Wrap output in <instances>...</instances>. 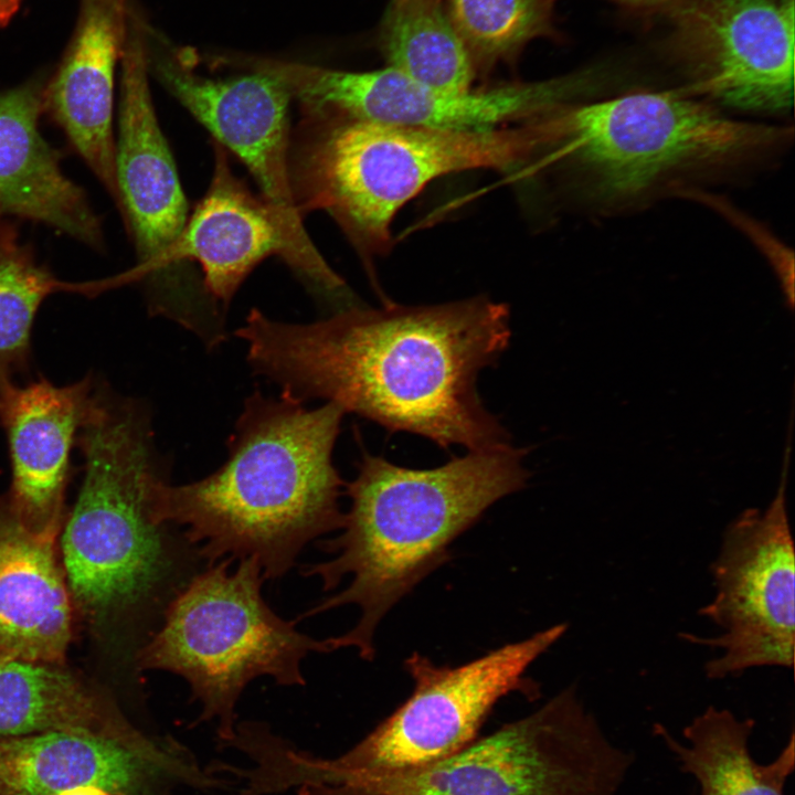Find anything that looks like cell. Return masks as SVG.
Instances as JSON below:
<instances>
[{
    "label": "cell",
    "instance_id": "8fae6325",
    "mask_svg": "<svg viewBox=\"0 0 795 795\" xmlns=\"http://www.w3.org/2000/svg\"><path fill=\"white\" fill-rule=\"evenodd\" d=\"M148 70L214 137L233 152L256 181L261 197L279 218L295 255V273L316 294L335 292L342 278L319 254L303 225L289 179L290 95L259 73L209 78L145 23Z\"/></svg>",
    "mask_w": 795,
    "mask_h": 795
},
{
    "label": "cell",
    "instance_id": "d4e9b609",
    "mask_svg": "<svg viewBox=\"0 0 795 795\" xmlns=\"http://www.w3.org/2000/svg\"><path fill=\"white\" fill-rule=\"evenodd\" d=\"M72 286L38 265L12 237L0 236V383L25 368L30 331L42 300Z\"/></svg>",
    "mask_w": 795,
    "mask_h": 795
},
{
    "label": "cell",
    "instance_id": "8992f818",
    "mask_svg": "<svg viewBox=\"0 0 795 795\" xmlns=\"http://www.w3.org/2000/svg\"><path fill=\"white\" fill-rule=\"evenodd\" d=\"M78 432L85 476L62 536L63 569L72 600L89 614L107 615L173 577L170 526L153 515L167 470L150 414L132 399L93 390Z\"/></svg>",
    "mask_w": 795,
    "mask_h": 795
},
{
    "label": "cell",
    "instance_id": "5bb4252c",
    "mask_svg": "<svg viewBox=\"0 0 795 795\" xmlns=\"http://www.w3.org/2000/svg\"><path fill=\"white\" fill-rule=\"evenodd\" d=\"M224 783L170 735L146 736L125 719L103 730L0 739V795H56L86 785L112 795H174L179 787Z\"/></svg>",
    "mask_w": 795,
    "mask_h": 795
},
{
    "label": "cell",
    "instance_id": "44dd1931",
    "mask_svg": "<svg viewBox=\"0 0 795 795\" xmlns=\"http://www.w3.org/2000/svg\"><path fill=\"white\" fill-rule=\"evenodd\" d=\"M754 725L753 719H739L728 709L710 706L685 727L687 744L679 743L662 724L653 728L681 771L696 778L701 795H784L794 771V732L774 761L759 764L749 750Z\"/></svg>",
    "mask_w": 795,
    "mask_h": 795
},
{
    "label": "cell",
    "instance_id": "7402d4cb",
    "mask_svg": "<svg viewBox=\"0 0 795 795\" xmlns=\"http://www.w3.org/2000/svg\"><path fill=\"white\" fill-rule=\"evenodd\" d=\"M60 665L0 660V739L54 730H103L123 720Z\"/></svg>",
    "mask_w": 795,
    "mask_h": 795
},
{
    "label": "cell",
    "instance_id": "7a4b0ae2",
    "mask_svg": "<svg viewBox=\"0 0 795 795\" xmlns=\"http://www.w3.org/2000/svg\"><path fill=\"white\" fill-rule=\"evenodd\" d=\"M344 414L332 402L308 409L285 392H254L216 470L184 485L158 484L156 521L182 528L208 565L253 558L265 580L283 577L309 542L343 526L346 483L332 452Z\"/></svg>",
    "mask_w": 795,
    "mask_h": 795
},
{
    "label": "cell",
    "instance_id": "ffe728a7",
    "mask_svg": "<svg viewBox=\"0 0 795 795\" xmlns=\"http://www.w3.org/2000/svg\"><path fill=\"white\" fill-rule=\"evenodd\" d=\"M55 539L30 531L0 498V660L65 657L72 597Z\"/></svg>",
    "mask_w": 795,
    "mask_h": 795
},
{
    "label": "cell",
    "instance_id": "6da1fadb",
    "mask_svg": "<svg viewBox=\"0 0 795 795\" xmlns=\"http://www.w3.org/2000/svg\"><path fill=\"white\" fill-rule=\"evenodd\" d=\"M235 335L256 374L304 402L324 399L445 449L511 443L477 391L479 372L510 342L505 303L486 296L421 306L384 301L308 324L253 309Z\"/></svg>",
    "mask_w": 795,
    "mask_h": 795
},
{
    "label": "cell",
    "instance_id": "ba28073f",
    "mask_svg": "<svg viewBox=\"0 0 795 795\" xmlns=\"http://www.w3.org/2000/svg\"><path fill=\"white\" fill-rule=\"evenodd\" d=\"M564 623L500 646L458 666H438L413 653L404 661L412 693L361 741L333 759L312 756L284 742L271 753V787L337 784L348 777L413 770L441 761L469 743L495 706L519 692L539 696L526 676L529 667L566 632Z\"/></svg>",
    "mask_w": 795,
    "mask_h": 795
},
{
    "label": "cell",
    "instance_id": "9c48e42d",
    "mask_svg": "<svg viewBox=\"0 0 795 795\" xmlns=\"http://www.w3.org/2000/svg\"><path fill=\"white\" fill-rule=\"evenodd\" d=\"M633 761L570 686L441 761L352 776L331 795H616Z\"/></svg>",
    "mask_w": 795,
    "mask_h": 795
},
{
    "label": "cell",
    "instance_id": "9a60e30c",
    "mask_svg": "<svg viewBox=\"0 0 795 795\" xmlns=\"http://www.w3.org/2000/svg\"><path fill=\"white\" fill-rule=\"evenodd\" d=\"M676 9L689 78L678 89L719 108L791 107L794 0H687Z\"/></svg>",
    "mask_w": 795,
    "mask_h": 795
},
{
    "label": "cell",
    "instance_id": "52a82bcc",
    "mask_svg": "<svg viewBox=\"0 0 795 795\" xmlns=\"http://www.w3.org/2000/svg\"><path fill=\"white\" fill-rule=\"evenodd\" d=\"M223 559L191 576L168 601L161 627L140 649V669L183 678L199 721L218 722L229 744L235 735V708L254 679L271 677L280 686H304L301 664L309 653H325L318 640L296 628L298 621L277 615L262 595L265 581L253 558Z\"/></svg>",
    "mask_w": 795,
    "mask_h": 795
},
{
    "label": "cell",
    "instance_id": "7c38bea8",
    "mask_svg": "<svg viewBox=\"0 0 795 795\" xmlns=\"http://www.w3.org/2000/svg\"><path fill=\"white\" fill-rule=\"evenodd\" d=\"M785 470L770 505L744 510L723 532L711 564L714 596L699 610L722 632L712 637L680 634L687 642L720 651L706 662L709 679L756 667H793L795 555Z\"/></svg>",
    "mask_w": 795,
    "mask_h": 795
},
{
    "label": "cell",
    "instance_id": "603a6c76",
    "mask_svg": "<svg viewBox=\"0 0 795 795\" xmlns=\"http://www.w3.org/2000/svg\"><path fill=\"white\" fill-rule=\"evenodd\" d=\"M379 45L388 66L431 87L473 88L476 72L445 0H390Z\"/></svg>",
    "mask_w": 795,
    "mask_h": 795
},
{
    "label": "cell",
    "instance_id": "277c9868",
    "mask_svg": "<svg viewBox=\"0 0 795 795\" xmlns=\"http://www.w3.org/2000/svg\"><path fill=\"white\" fill-rule=\"evenodd\" d=\"M545 119L538 167L564 171L576 198L598 215L761 168L793 138L792 127L734 119L678 88L572 102Z\"/></svg>",
    "mask_w": 795,
    "mask_h": 795
},
{
    "label": "cell",
    "instance_id": "83f0119b",
    "mask_svg": "<svg viewBox=\"0 0 795 795\" xmlns=\"http://www.w3.org/2000/svg\"><path fill=\"white\" fill-rule=\"evenodd\" d=\"M617 1L624 2L626 4L637 6V7H656V6L670 3L674 0H617Z\"/></svg>",
    "mask_w": 795,
    "mask_h": 795
},
{
    "label": "cell",
    "instance_id": "2e32d148",
    "mask_svg": "<svg viewBox=\"0 0 795 795\" xmlns=\"http://www.w3.org/2000/svg\"><path fill=\"white\" fill-rule=\"evenodd\" d=\"M93 388L89 379L67 386L46 380L0 383V422L12 465L8 502L32 532L56 538L63 519L70 453Z\"/></svg>",
    "mask_w": 795,
    "mask_h": 795
},
{
    "label": "cell",
    "instance_id": "e0dca14e",
    "mask_svg": "<svg viewBox=\"0 0 795 795\" xmlns=\"http://www.w3.org/2000/svg\"><path fill=\"white\" fill-rule=\"evenodd\" d=\"M130 0H80L60 63L47 77L45 110L118 201L113 135L115 72L128 32Z\"/></svg>",
    "mask_w": 795,
    "mask_h": 795
},
{
    "label": "cell",
    "instance_id": "484cf974",
    "mask_svg": "<svg viewBox=\"0 0 795 795\" xmlns=\"http://www.w3.org/2000/svg\"><path fill=\"white\" fill-rule=\"evenodd\" d=\"M23 0H0V29L10 24Z\"/></svg>",
    "mask_w": 795,
    "mask_h": 795
},
{
    "label": "cell",
    "instance_id": "30bf717a",
    "mask_svg": "<svg viewBox=\"0 0 795 795\" xmlns=\"http://www.w3.org/2000/svg\"><path fill=\"white\" fill-rule=\"evenodd\" d=\"M120 56L115 172L118 201L138 256L126 282L145 280L150 307L183 326L208 307L199 283L172 262L188 220V202L173 157L157 119L148 85L144 19L131 8Z\"/></svg>",
    "mask_w": 795,
    "mask_h": 795
},
{
    "label": "cell",
    "instance_id": "4fadbf2b",
    "mask_svg": "<svg viewBox=\"0 0 795 795\" xmlns=\"http://www.w3.org/2000/svg\"><path fill=\"white\" fill-rule=\"evenodd\" d=\"M246 67L278 81L300 104L324 106L382 124L491 130L524 123L591 92L584 72L465 92L431 87L393 67L349 72L248 56Z\"/></svg>",
    "mask_w": 795,
    "mask_h": 795
},
{
    "label": "cell",
    "instance_id": "cb8c5ba5",
    "mask_svg": "<svg viewBox=\"0 0 795 795\" xmlns=\"http://www.w3.org/2000/svg\"><path fill=\"white\" fill-rule=\"evenodd\" d=\"M476 75L517 62L533 39L553 33L556 0H445Z\"/></svg>",
    "mask_w": 795,
    "mask_h": 795
},
{
    "label": "cell",
    "instance_id": "4316f807",
    "mask_svg": "<svg viewBox=\"0 0 795 795\" xmlns=\"http://www.w3.org/2000/svg\"><path fill=\"white\" fill-rule=\"evenodd\" d=\"M56 795H112L97 786L86 785L63 791Z\"/></svg>",
    "mask_w": 795,
    "mask_h": 795
},
{
    "label": "cell",
    "instance_id": "ac0fdd59",
    "mask_svg": "<svg viewBox=\"0 0 795 795\" xmlns=\"http://www.w3.org/2000/svg\"><path fill=\"white\" fill-rule=\"evenodd\" d=\"M213 149L210 186L188 216L172 262L192 277L184 263L197 262L205 293L226 306L263 259L279 255L294 271L295 255L276 212L234 173L225 149L215 141Z\"/></svg>",
    "mask_w": 795,
    "mask_h": 795
},
{
    "label": "cell",
    "instance_id": "3957f363",
    "mask_svg": "<svg viewBox=\"0 0 795 795\" xmlns=\"http://www.w3.org/2000/svg\"><path fill=\"white\" fill-rule=\"evenodd\" d=\"M527 454L510 443L421 469L363 452L357 477L344 485L350 506L339 534L317 542L332 556L301 569L327 592L349 582L296 619L357 606L356 625L325 643L328 653L354 648L372 660L375 630L391 608L449 560L453 542L487 509L527 486Z\"/></svg>",
    "mask_w": 795,
    "mask_h": 795
},
{
    "label": "cell",
    "instance_id": "5b68a950",
    "mask_svg": "<svg viewBox=\"0 0 795 795\" xmlns=\"http://www.w3.org/2000/svg\"><path fill=\"white\" fill-rule=\"evenodd\" d=\"M290 134L289 179L299 214L321 210L364 256L385 254L395 214L447 174L505 170L536 159L540 116L491 130L410 127L299 104Z\"/></svg>",
    "mask_w": 795,
    "mask_h": 795
},
{
    "label": "cell",
    "instance_id": "d6986e66",
    "mask_svg": "<svg viewBox=\"0 0 795 795\" xmlns=\"http://www.w3.org/2000/svg\"><path fill=\"white\" fill-rule=\"evenodd\" d=\"M47 74L0 91V218L41 222L92 247L100 223L85 193L62 171L57 151L39 129Z\"/></svg>",
    "mask_w": 795,
    "mask_h": 795
}]
</instances>
